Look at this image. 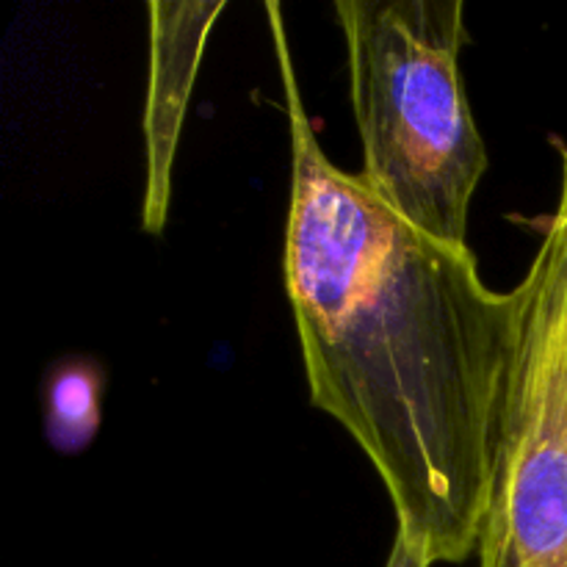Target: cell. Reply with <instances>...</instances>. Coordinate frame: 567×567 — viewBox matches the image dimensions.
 Returning a JSON list of instances; mask_svg holds the SVG:
<instances>
[{
  "instance_id": "6da1fadb",
  "label": "cell",
  "mask_w": 567,
  "mask_h": 567,
  "mask_svg": "<svg viewBox=\"0 0 567 567\" xmlns=\"http://www.w3.org/2000/svg\"><path fill=\"white\" fill-rule=\"evenodd\" d=\"M271 44L291 136L282 277L310 402L347 430L432 565L476 557L518 343V293L471 249L393 214L327 158L293 70L282 6Z\"/></svg>"
},
{
  "instance_id": "7a4b0ae2",
  "label": "cell",
  "mask_w": 567,
  "mask_h": 567,
  "mask_svg": "<svg viewBox=\"0 0 567 567\" xmlns=\"http://www.w3.org/2000/svg\"><path fill=\"white\" fill-rule=\"evenodd\" d=\"M360 181L408 225L452 249L468 247L471 203L485 177L460 55L463 0H338Z\"/></svg>"
},
{
  "instance_id": "3957f363",
  "label": "cell",
  "mask_w": 567,
  "mask_h": 567,
  "mask_svg": "<svg viewBox=\"0 0 567 567\" xmlns=\"http://www.w3.org/2000/svg\"><path fill=\"white\" fill-rule=\"evenodd\" d=\"M557 147V205L515 286L518 343L480 567H567V144Z\"/></svg>"
},
{
  "instance_id": "277c9868",
  "label": "cell",
  "mask_w": 567,
  "mask_h": 567,
  "mask_svg": "<svg viewBox=\"0 0 567 567\" xmlns=\"http://www.w3.org/2000/svg\"><path fill=\"white\" fill-rule=\"evenodd\" d=\"M227 3H169L153 0L150 14V70L144 97V192L142 230L161 236L169 219L172 175L188 100L197 83L205 44Z\"/></svg>"
},
{
  "instance_id": "5b68a950",
  "label": "cell",
  "mask_w": 567,
  "mask_h": 567,
  "mask_svg": "<svg viewBox=\"0 0 567 567\" xmlns=\"http://www.w3.org/2000/svg\"><path fill=\"white\" fill-rule=\"evenodd\" d=\"M105 377L94 360H59L44 377V435L61 454H75L100 430Z\"/></svg>"
},
{
  "instance_id": "8992f818",
  "label": "cell",
  "mask_w": 567,
  "mask_h": 567,
  "mask_svg": "<svg viewBox=\"0 0 567 567\" xmlns=\"http://www.w3.org/2000/svg\"><path fill=\"white\" fill-rule=\"evenodd\" d=\"M385 567H432V563L426 559V554L421 551L408 535H404V532L396 529V535H393V546L391 551H388Z\"/></svg>"
}]
</instances>
